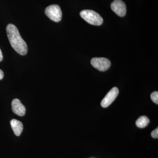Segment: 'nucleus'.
<instances>
[{"label":"nucleus","instance_id":"obj_8","mask_svg":"<svg viewBox=\"0 0 158 158\" xmlns=\"http://www.w3.org/2000/svg\"><path fill=\"white\" fill-rule=\"evenodd\" d=\"M10 124L14 134L16 136H19L22 132L23 128L22 123L17 119H13L10 121Z\"/></svg>","mask_w":158,"mask_h":158},{"label":"nucleus","instance_id":"obj_13","mask_svg":"<svg viewBox=\"0 0 158 158\" xmlns=\"http://www.w3.org/2000/svg\"><path fill=\"white\" fill-rule=\"evenodd\" d=\"M3 59V54L2 53V51H1V49H0V62L2 61Z\"/></svg>","mask_w":158,"mask_h":158},{"label":"nucleus","instance_id":"obj_2","mask_svg":"<svg viewBox=\"0 0 158 158\" xmlns=\"http://www.w3.org/2000/svg\"><path fill=\"white\" fill-rule=\"evenodd\" d=\"M80 15L87 23L93 25H101L103 22L101 16L93 10H83L80 12Z\"/></svg>","mask_w":158,"mask_h":158},{"label":"nucleus","instance_id":"obj_10","mask_svg":"<svg viewBox=\"0 0 158 158\" xmlns=\"http://www.w3.org/2000/svg\"><path fill=\"white\" fill-rule=\"evenodd\" d=\"M151 98L152 100V101L155 103L158 104V91H154L152 92L151 94Z\"/></svg>","mask_w":158,"mask_h":158},{"label":"nucleus","instance_id":"obj_6","mask_svg":"<svg viewBox=\"0 0 158 158\" xmlns=\"http://www.w3.org/2000/svg\"><path fill=\"white\" fill-rule=\"evenodd\" d=\"M111 9L120 17H123L127 12L126 6L121 0H115L111 4Z\"/></svg>","mask_w":158,"mask_h":158},{"label":"nucleus","instance_id":"obj_9","mask_svg":"<svg viewBox=\"0 0 158 158\" xmlns=\"http://www.w3.org/2000/svg\"><path fill=\"white\" fill-rule=\"evenodd\" d=\"M149 118L146 116H141L137 119L136 124L138 127L144 128L147 127L149 123Z\"/></svg>","mask_w":158,"mask_h":158},{"label":"nucleus","instance_id":"obj_11","mask_svg":"<svg viewBox=\"0 0 158 158\" xmlns=\"http://www.w3.org/2000/svg\"><path fill=\"white\" fill-rule=\"evenodd\" d=\"M151 136L153 138H158V128L153 131L151 133Z\"/></svg>","mask_w":158,"mask_h":158},{"label":"nucleus","instance_id":"obj_1","mask_svg":"<svg viewBox=\"0 0 158 158\" xmlns=\"http://www.w3.org/2000/svg\"><path fill=\"white\" fill-rule=\"evenodd\" d=\"M7 36L10 44L16 52L22 56L27 53V46L21 37L17 28L12 24H9L6 27Z\"/></svg>","mask_w":158,"mask_h":158},{"label":"nucleus","instance_id":"obj_12","mask_svg":"<svg viewBox=\"0 0 158 158\" xmlns=\"http://www.w3.org/2000/svg\"><path fill=\"white\" fill-rule=\"evenodd\" d=\"M4 77V73L3 71L0 69V80H2Z\"/></svg>","mask_w":158,"mask_h":158},{"label":"nucleus","instance_id":"obj_3","mask_svg":"<svg viewBox=\"0 0 158 158\" xmlns=\"http://www.w3.org/2000/svg\"><path fill=\"white\" fill-rule=\"evenodd\" d=\"M45 13L50 19L56 22H59L62 19V11L58 5H52L48 6L46 8Z\"/></svg>","mask_w":158,"mask_h":158},{"label":"nucleus","instance_id":"obj_4","mask_svg":"<svg viewBox=\"0 0 158 158\" xmlns=\"http://www.w3.org/2000/svg\"><path fill=\"white\" fill-rule=\"evenodd\" d=\"M94 67L100 71H105L111 66V62L109 59L105 58H94L90 61Z\"/></svg>","mask_w":158,"mask_h":158},{"label":"nucleus","instance_id":"obj_7","mask_svg":"<svg viewBox=\"0 0 158 158\" xmlns=\"http://www.w3.org/2000/svg\"><path fill=\"white\" fill-rule=\"evenodd\" d=\"M11 108L15 114L19 116H24L26 113V108L18 99H14L11 102Z\"/></svg>","mask_w":158,"mask_h":158},{"label":"nucleus","instance_id":"obj_5","mask_svg":"<svg viewBox=\"0 0 158 158\" xmlns=\"http://www.w3.org/2000/svg\"><path fill=\"white\" fill-rule=\"evenodd\" d=\"M118 93L119 90L118 88L113 87L103 99L101 103L102 106L103 108H106L110 106L116 99V97L118 96Z\"/></svg>","mask_w":158,"mask_h":158}]
</instances>
